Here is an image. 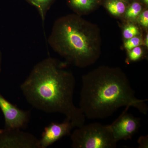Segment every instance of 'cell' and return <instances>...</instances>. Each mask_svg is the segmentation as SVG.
Returning a JSON list of instances; mask_svg holds the SVG:
<instances>
[{
  "mask_svg": "<svg viewBox=\"0 0 148 148\" xmlns=\"http://www.w3.org/2000/svg\"><path fill=\"white\" fill-rule=\"evenodd\" d=\"M67 64L51 57L40 61L20 88L34 108L48 113L63 114L79 127L84 124L86 117L74 104L75 79L72 72L66 69Z\"/></svg>",
  "mask_w": 148,
  "mask_h": 148,
  "instance_id": "1",
  "label": "cell"
},
{
  "mask_svg": "<svg viewBox=\"0 0 148 148\" xmlns=\"http://www.w3.org/2000/svg\"><path fill=\"white\" fill-rule=\"evenodd\" d=\"M147 99H138L121 69L101 66L82 77L79 108L88 119H103L120 108L132 107L147 115Z\"/></svg>",
  "mask_w": 148,
  "mask_h": 148,
  "instance_id": "2",
  "label": "cell"
},
{
  "mask_svg": "<svg viewBox=\"0 0 148 148\" xmlns=\"http://www.w3.org/2000/svg\"><path fill=\"white\" fill-rule=\"evenodd\" d=\"M48 43L68 64L79 68L94 64L101 55L98 27L77 14L58 18L53 24Z\"/></svg>",
  "mask_w": 148,
  "mask_h": 148,
  "instance_id": "3",
  "label": "cell"
},
{
  "mask_svg": "<svg viewBox=\"0 0 148 148\" xmlns=\"http://www.w3.org/2000/svg\"><path fill=\"white\" fill-rule=\"evenodd\" d=\"M73 148H115L117 142L109 125L100 123L83 125L70 135Z\"/></svg>",
  "mask_w": 148,
  "mask_h": 148,
  "instance_id": "4",
  "label": "cell"
},
{
  "mask_svg": "<svg viewBox=\"0 0 148 148\" xmlns=\"http://www.w3.org/2000/svg\"><path fill=\"white\" fill-rule=\"evenodd\" d=\"M0 148H40L39 139L20 129H0Z\"/></svg>",
  "mask_w": 148,
  "mask_h": 148,
  "instance_id": "5",
  "label": "cell"
},
{
  "mask_svg": "<svg viewBox=\"0 0 148 148\" xmlns=\"http://www.w3.org/2000/svg\"><path fill=\"white\" fill-rule=\"evenodd\" d=\"M129 108V107H125L119 117L109 125L117 143L120 140H132L140 127L141 119L127 112Z\"/></svg>",
  "mask_w": 148,
  "mask_h": 148,
  "instance_id": "6",
  "label": "cell"
},
{
  "mask_svg": "<svg viewBox=\"0 0 148 148\" xmlns=\"http://www.w3.org/2000/svg\"><path fill=\"white\" fill-rule=\"evenodd\" d=\"M0 109L5 119V128L25 129L27 128L31 116L29 111L18 108L0 93Z\"/></svg>",
  "mask_w": 148,
  "mask_h": 148,
  "instance_id": "7",
  "label": "cell"
},
{
  "mask_svg": "<svg viewBox=\"0 0 148 148\" xmlns=\"http://www.w3.org/2000/svg\"><path fill=\"white\" fill-rule=\"evenodd\" d=\"M75 127L70 120L65 119L61 123L52 122L45 127L39 139L40 148H46L66 136H70Z\"/></svg>",
  "mask_w": 148,
  "mask_h": 148,
  "instance_id": "8",
  "label": "cell"
},
{
  "mask_svg": "<svg viewBox=\"0 0 148 148\" xmlns=\"http://www.w3.org/2000/svg\"><path fill=\"white\" fill-rule=\"evenodd\" d=\"M98 2V0H68L71 7L77 12L91 10Z\"/></svg>",
  "mask_w": 148,
  "mask_h": 148,
  "instance_id": "9",
  "label": "cell"
},
{
  "mask_svg": "<svg viewBox=\"0 0 148 148\" xmlns=\"http://www.w3.org/2000/svg\"><path fill=\"white\" fill-rule=\"evenodd\" d=\"M30 4L35 7L38 10L43 23L44 22L48 11L54 0H26Z\"/></svg>",
  "mask_w": 148,
  "mask_h": 148,
  "instance_id": "10",
  "label": "cell"
},
{
  "mask_svg": "<svg viewBox=\"0 0 148 148\" xmlns=\"http://www.w3.org/2000/svg\"><path fill=\"white\" fill-rule=\"evenodd\" d=\"M106 6L109 12L115 16H120L126 9L125 2L122 0H108Z\"/></svg>",
  "mask_w": 148,
  "mask_h": 148,
  "instance_id": "11",
  "label": "cell"
},
{
  "mask_svg": "<svg viewBox=\"0 0 148 148\" xmlns=\"http://www.w3.org/2000/svg\"><path fill=\"white\" fill-rule=\"evenodd\" d=\"M142 10L141 4L138 2H134L125 10V17L129 19L134 20L140 15Z\"/></svg>",
  "mask_w": 148,
  "mask_h": 148,
  "instance_id": "12",
  "label": "cell"
},
{
  "mask_svg": "<svg viewBox=\"0 0 148 148\" xmlns=\"http://www.w3.org/2000/svg\"><path fill=\"white\" fill-rule=\"evenodd\" d=\"M144 51L140 46L132 49L128 52L127 60L129 62H136L140 61L143 58Z\"/></svg>",
  "mask_w": 148,
  "mask_h": 148,
  "instance_id": "13",
  "label": "cell"
},
{
  "mask_svg": "<svg viewBox=\"0 0 148 148\" xmlns=\"http://www.w3.org/2000/svg\"><path fill=\"white\" fill-rule=\"evenodd\" d=\"M140 34L138 27L133 24H129L125 27L123 29V35L124 38L127 40L136 36Z\"/></svg>",
  "mask_w": 148,
  "mask_h": 148,
  "instance_id": "14",
  "label": "cell"
},
{
  "mask_svg": "<svg viewBox=\"0 0 148 148\" xmlns=\"http://www.w3.org/2000/svg\"><path fill=\"white\" fill-rule=\"evenodd\" d=\"M142 44V39L139 37L135 36L129 39L124 42V47L128 51L137 47L140 46Z\"/></svg>",
  "mask_w": 148,
  "mask_h": 148,
  "instance_id": "15",
  "label": "cell"
},
{
  "mask_svg": "<svg viewBox=\"0 0 148 148\" xmlns=\"http://www.w3.org/2000/svg\"><path fill=\"white\" fill-rule=\"evenodd\" d=\"M139 22L143 27L147 28L148 27V11L145 10L140 14L139 19Z\"/></svg>",
  "mask_w": 148,
  "mask_h": 148,
  "instance_id": "16",
  "label": "cell"
},
{
  "mask_svg": "<svg viewBox=\"0 0 148 148\" xmlns=\"http://www.w3.org/2000/svg\"><path fill=\"white\" fill-rule=\"evenodd\" d=\"M139 148H148V136H141L138 138V141Z\"/></svg>",
  "mask_w": 148,
  "mask_h": 148,
  "instance_id": "17",
  "label": "cell"
},
{
  "mask_svg": "<svg viewBox=\"0 0 148 148\" xmlns=\"http://www.w3.org/2000/svg\"><path fill=\"white\" fill-rule=\"evenodd\" d=\"M145 45L147 47H148V34H147V35H146L145 39Z\"/></svg>",
  "mask_w": 148,
  "mask_h": 148,
  "instance_id": "18",
  "label": "cell"
},
{
  "mask_svg": "<svg viewBox=\"0 0 148 148\" xmlns=\"http://www.w3.org/2000/svg\"><path fill=\"white\" fill-rule=\"evenodd\" d=\"M2 53L0 50V73L1 71Z\"/></svg>",
  "mask_w": 148,
  "mask_h": 148,
  "instance_id": "19",
  "label": "cell"
},
{
  "mask_svg": "<svg viewBox=\"0 0 148 148\" xmlns=\"http://www.w3.org/2000/svg\"><path fill=\"white\" fill-rule=\"evenodd\" d=\"M144 3L146 5H148V0H142Z\"/></svg>",
  "mask_w": 148,
  "mask_h": 148,
  "instance_id": "20",
  "label": "cell"
},
{
  "mask_svg": "<svg viewBox=\"0 0 148 148\" xmlns=\"http://www.w3.org/2000/svg\"><path fill=\"white\" fill-rule=\"evenodd\" d=\"M122 1H124L126 2V1H128V0H122Z\"/></svg>",
  "mask_w": 148,
  "mask_h": 148,
  "instance_id": "21",
  "label": "cell"
},
{
  "mask_svg": "<svg viewBox=\"0 0 148 148\" xmlns=\"http://www.w3.org/2000/svg\"><path fill=\"white\" fill-rule=\"evenodd\" d=\"M98 1H101V0H98Z\"/></svg>",
  "mask_w": 148,
  "mask_h": 148,
  "instance_id": "22",
  "label": "cell"
}]
</instances>
